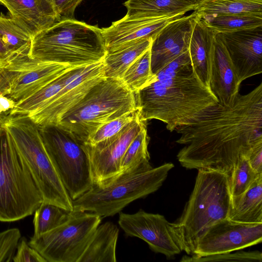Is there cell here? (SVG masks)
Segmentation results:
<instances>
[{
	"label": "cell",
	"instance_id": "6da1fadb",
	"mask_svg": "<svg viewBox=\"0 0 262 262\" xmlns=\"http://www.w3.org/2000/svg\"><path fill=\"white\" fill-rule=\"evenodd\" d=\"M175 130L181 135L176 142L184 145L177 155L183 167L220 171L229 180L239 157L262 143V83L229 104L208 107Z\"/></svg>",
	"mask_w": 262,
	"mask_h": 262
},
{
	"label": "cell",
	"instance_id": "7a4b0ae2",
	"mask_svg": "<svg viewBox=\"0 0 262 262\" xmlns=\"http://www.w3.org/2000/svg\"><path fill=\"white\" fill-rule=\"evenodd\" d=\"M135 95L140 120H159L166 123L170 132L191 123L200 113L219 102L194 72L188 76L153 80Z\"/></svg>",
	"mask_w": 262,
	"mask_h": 262
},
{
	"label": "cell",
	"instance_id": "3957f363",
	"mask_svg": "<svg viewBox=\"0 0 262 262\" xmlns=\"http://www.w3.org/2000/svg\"><path fill=\"white\" fill-rule=\"evenodd\" d=\"M106 54L101 29L75 18H60L31 38L30 58L71 66L103 61Z\"/></svg>",
	"mask_w": 262,
	"mask_h": 262
},
{
	"label": "cell",
	"instance_id": "277c9868",
	"mask_svg": "<svg viewBox=\"0 0 262 262\" xmlns=\"http://www.w3.org/2000/svg\"><path fill=\"white\" fill-rule=\"evenodd\" d=\"M231 194L228 176L221 172L199 169L193 190L180 217L172 223L183 251L192 254L205 231L228 218Z\"/></svg>",
	"mask_w": 262,
	"mask_h": 262
},
{
	"label": "cell",
	"instance_id": "5b68a950",
	"mask_svg": "<svg viewBox=\"0 0 262 262\" xmlns=\"http://www.w3.org/2000/svg\"><path fill=\"white\" fill-rule=\"evenodd\" d=\"M171 163L153 167L149 162L123 172L101 185L93 186L72 201L73 211L90 212L101 217L113 216L137 199L155 192L162 185Z\"/></svg>",
	"mask_w": 262,
	"mask_h": 262
},
{
	"label": "cell",
	"instance_id": "8992f818",
	"mask_svg": "<svg viewBox=\"0 0 262 262\" xmlns=\"http://www.w3.org/2000/svg\"><path fill=\"white\" fill-rule=\"evenodd\" d=\"M136 108L135 94L122 80L104 76L56 124L83 143L106 123Z\"/></svg>",
	"mask_w": 262,
	"mask_h": 262
},
{
	"label": "cell",
	"instance_id": "52a82bcc",
	"mask_svg": "<svg viewBox=\"0 0 262 262\" xmlns=\"http://www.w3.org/2000/svg\"><path fill=\"white\" fill-rule=\"evenodd\" d=\"M1 126L27 166L43 201L73 211L72 200L47 154L38 125L27 115L10 114L3 120Z\"/></svg>",
	"mask_w": 262,
	"mask_h": 262
},
{
	"label": "cell",
	"instance_id": "ba28073f",
	"mask_svg": "<svg viewBox=\"0 0 262 262\" xmlns=\"http://www.w3.org/2000/svg\"><path fill=\"white\" fill-rule=\"evenodd\" d=\"M42 201L27 166L1 126L0 222H14L31 215Z\"/></svg>",
	"mask_w": 262,
	"mask_h": 262
},
{
	"label": "cell",
	"instance_id": "9c48e42d",
	"mask_svg": "<svg viewBox=\"0 0 262 262\" xmlns=\"http://www.w3.org/2000/svg\"><path fill=\"white\" fill-rule=\"evenodd\" d=\"M38 126L45 149L70 197L72 201L77 199L93 185L82 143L58 124Z\"/></svg>",
	"mask_w": 262,
	"mask_h": 262
},
{
	"label": "cell",
	"instance_id": "30bf717a",
	"mask_svg": "<svg viewBox=\"0 0 262 262\" xmlns=\"http://www.w3.org/2000/svg\"><path fill=\"white\" fill-rule=\"evenodd\" d=\"M101 217L93 212H70L63 223L36 237H31L28 244L47 262H78Z\"/></svg>",
	"mask_w": 262,
	"mask_h": 262
},
{
	"label": "cell",
	"instance_id": "8fae6325",
	"mask_svg": "<svg viewBox=\"0 0 262 262\" xmlns=\"http://www.w3.org/2000/svg\"><path fill=\"white\" fill-rule=\"evenodd\" d=\"M29 50L11 54L0 61V73L6 85L5 96L16 103L29 97L75 67L32 59L29 56Z\"/></svg>",
	"mask_w": 262,
	"mask_h": 262
},
{
	"label": "cell",
	"instance_id": "7c38bea8",
	"mask_svg": "<svg viewBox=\"0 0 262 262\" xmlns=\"http://www.w3.org/2000/svg\"><path fill=\"white\" fill-rule=\"evenodd\" d=\"M118 224L127 236L143 240L152 251L167 258H172L183 251L172 223L161 214L142 209L132 214L120 212Z\"/></svg>",
	"mask_w": 262,
	"mask_h": 262
},
{
	"label": "cell",
	"instance_id": "4fadbf2b",
	"mask_svg": "<svg viewBox=\"0 0 262 262\" xmlns=\"http://www.w3.org/2000/svg\"><path fill=\"white\" fill-rule=\"evenodd\" d=\"M145 122L138 115L112 137L93 145L82 144L90 162L93 185H101L120 174L122 158Z\"/></svg>",
	"mask_w": 262,
	"mask_h": 262
},
{
	"label": "cell",
	"instance_id": "5bb4252c",
	"mask_svg": "<svg viewBox=\"0 0 262 262\" xmlns=\"http://www.w3.org/2000/svg\"><path fill=\"white\" fill-rule=\"evenodd\" d=\"M262 223L247 224L229 219L222 220L208 228L198 241L193 257L232 252L260 243Z\"/></svg>",
	"mask_w": 262,
	"mask_h": 262
},
{
	"label": "cell",
	"instance_id": "9a60e30c",
	"mask_svg": "<svg viewBox=\"0 0 262 262\" xmlns=\"http://www.w3.org/2000/svg\"><path fill=\"white\" fill-rule=\"evenodd\" d=\"M241 83L262 72V26L218 33Z\"/></svg>",
	"mask_w": 262,
	"mask_h": 262
},
{
	"label": "cell",
	"instance_id": "2e32d148",
	"mask_svg": "<svg viewBox=\"0 0 262 262\" xmlns=\"http://www.w3.org/2000/svg\"><path fill=\"white\" fill-rule=\"evenodd\" d=\"M103 61L92 64L81 75L67 84L40 110L27 115L37 125L56 124L104 77Z\"/></svg>",
	"mask_w": 262,
	"mask_h": 262
},
{
	"label": "cell",
	"instance_id": "e0dca14e",
	"mask_svg": "<svg viewBox=\"0 0 262 262\" xmlns=\"http://www.w3.org/2000/svg\"><path fill=\"white\" fill-rule=\"evenodd\" d=\"M185 13L127 16L101 28L106 52H112L123 46L143 38L152 39L167 24Z\"/></svg>",
	"mask_w": 262,
	"mask_h": 262
},
{
	"label": "cell",
	"instance_id": "ac0fdd59",
	"mask_svg": "<svg viewBox=\"0 0 262 262\" xmlns=\"http://www.w3.org/2000/svg\"><path fill=\"white\" fill-rule=\"evenodd\" d=\"M195 15L193 12L173 20L152 39L150 50L151 70L154 75L188 50Z\"/></svg>",
	"mask_w": 262,
	"mask_h": 262
},
{
	"label": "cell",
	"instance_id": "d6986e66",
	"mask_svg": "<svg viewBox=\"0 0 262 262\" xmlns=\"http://www.w3.org/2000/svg\"><path fill=\"white\" fill-rule=\"evenodd\" d=\"M210 64L209 87L219 103L229 104L239 94L241 83L220 36L212 31Z\"/></svg>",
	"mask_w": 262,
	"mask_h": 262
},
{
	"label": "cell",
	"instance_id": "ffe728a7",
	"mask_svg": "<svg viewBox=\"0 0 262 262\" xmlns=\"http://www.w3.org/2000/svg\"><path fill=\"white\" fill-rule=\"evenodd\" d=\"M0 3L31 38L60 19L51 0H0Z\"/></svg>",
	"mask_w": 262,
	"mask_h": 262
},
{
	"label": "cell",
	"instance_id": "44dd1931",
	"mask_svg": "<svg viewBox=\"0 0 262 262\" xmlns=\"http://www.w3.org/2000/svg\"><path fill=\"white\" fill-rule=\"evenodd\" d=\"M211 34L212 31L196 14L193 18L188 51L194 73L208 87L210 79Z\"/></svg>",
	"mask_w": 262,
	"mask_h": 262
},
{
	"label": "cell",
	"instance_id": "7402d4cb",
	"mask_svg": "<svg viewBox=\"0 0 262 262\" xmlns=\"http://www.w3.org/2000/svg\"><path fill=\"white\" fill-rule=\"evenodd\" d=\"M91 64L72 67L29 97L16 103L10 114L28 115L40 110L63 87L83 73Z\"/></svg>",
	"mask_w": 262,
	"mask_h": 262
},
{
	"label": "cell",
	"instance_id": "603a6c76",
	"mask_svg": "<svg viewBox=\"0 0 262 262\" xmlns=\"http://www.w3.org/2000/svg\"><path fill=\"white\" fill-rule=\"evenodd\" d=\"M228 219L242 223H262V174L244 193L231 196Z\"/></svg>",
	"mask_w": 262,
	"mask_h": 262
},
{
	"label": "cell",
	"instance_id": "cb8c5ba5",
	"mask_svg": "<svg viewBox=\"0 0 262 262\" xmlns=\"http://www.w3.org/2000/svg\"><path fill=\"white\" fill-rule=\"evenodd\" d=\"M119 232L111 222L99 225L78 262H116Z\"/></svg>",
	"mask_w": 262,
	"mask_h": 262
},
{
	"label": "cell",
	"instance_id": "d4e9b609",
	"mask_svg": "<svg viewBox=\"0 0 262 262\" xmlns=\"http://www.w3.org/2000/svg\"><path fill=\"white\" fill-rule=\"evenodd\" d=\"M152 39L143 38L107 53L103 60L104 76L122 79L126 70L151 47Z\"/></svg>",
	"mask_w": 262,
	"mask_h": 262
},
{
	"label": "cell",
	"instance_id": "484cf974",
	"mask_svg": "<svg viewBox=\"0 0 262 262\" xmlns=\"http://www.w3.org/2000/svg\"><path fill=\"white\" fill-rule=\"evenodd\" d=\"M200 0H127V16L162 15L195 11Z\"/></svg>",
	"mask_w": 262,
	"mask_h": 262
},
{
	"label": "cell",
	"instance_id": "4316f807",
	"mask_svg": "<svg viewBox=\"0 0 262 262\" xmlns=\"http://www.w3.org/2000/svg\"><path fill=\"white\" fill-rule=\"evenodd\" d=\"M194 12L199 16L215 14H262V0H200Z\"/></svg>",
	"mask_w": 262,
	"mask_h": 262
},
{
	"label": "cell",
	"instance_id": "83f0119b",
	"mask_svg": "<svg viewBox=\"0 0 262 262\" xmlns=\"http://www.w3.org/2000/svg\"><path fill=\"white\" fill-rule=\"evenodd\" d=\"M199 17L208 28L216 33L262 26V14L204 15Z\"/></svg>",
	"mask_w": 262,
	"mask_h": 262
},
{
	"label": "cell",
	"instance_id": "f1b7e54d",
	"mask_svg": "<svg viewBox=\"0 0 262 262\" xmlns=\"http://www.w3.org/2000/svg\"><path fill=\"white\" fill-rule=\"evenodd\" d=\"M0 39L11 54L29 49L31 37L11 17L1 13Z\"/></svg>",
	"mask_w": 262,
	"mask_h": 262
},
{
	"label": "cell",
	"instance_id": "f546056e",
	"mask_svg": "<svg viewBox=\"0 0 262 262\" xmlns=\"http://www.w3.org/2000/svg\"><path fill=\"white\" fill-rule=\"evenodd\" d=\"M34 213V234L32 237H36L63 223L70 212L56 205L42 201Z\"/></svg>",
	"mask_w": 262,
	"mask_h": 262
},
{
	"label": "cell",
	"instance_id": "4dcf8cb0",
	"mask_svg": "<svg viewBox=\"0 0 262 262\" xmlns=\"http://www.w3.org/2000/svg\"><path fill=\"white\" fill-rule=\"evenodd\" d=\"M150 48L129 66L122 78L127 88L135 94L154 79L150 66Z\"/></svg>",
	"mask_w": 262,
	"mask_h": 262
},
{
	"label": "cell",
	"instance_id": "1f68e13d",
	"mask_svg": "<svg viewBox=\"0 0 262 262\" xmlns=\"http://www.w3.org/2000/svg\"><path fill=\"white\" fill-rule=\"evenodd\" d=\"M148 142L149 137L145 124L124 154L120 163V173L134 169L142 163L149 162Z\"/></svg>",
	"mask_w": 262,
	"mask_h": 262
},
{
	"label": "cell",
	"instance_id": "d6a6232c",
	"mask_svg": "<svg viewBox=\"0 0 262 262\" xmlns=\"http://www.w3.org/2000/svg\"><path fill=\"white\" fill-rule=\"evenodd\" d=\"M260 174L251 168L245 156H241L228 180L231 196L244 193Z\"/></svg>",
	"mask_w": 262,
	"mask_h": 262
},
{
	"label": "cell",
	"instance_id": "836d02e7",
	"mask_svg": "<svg viewBox=\"0 0 262 262\" xmlns=\"http://www.w3.org/2000/svg\"><path fill=\"white\" fill-rule=\"evenodd\" d=\"M139 115L137 109L129 112L101 126L85 143L91 145L106 139L119 132Z\"/></svg>",
	"mask_w": 262,
	"mask_h": 262
},
{
	"label": "cell",
	"instance_id": "e575fe53",
	"mask_svg": "<svg viewBox=\"0 0 262 262\" xmlns=\"http://www.w3.org/2000/svg\"><path fill=\"white\" fill-rule=\"evenodd\" d=\"M262 253L258 250L245 251L237 250L234 253L227 252L223 254L203 257H193L184 255L180 261L205 262V261H236V262H261Z\"/></svg>",
	"mask_w": 262,
	"mask_h": 262
},
{
	"label": "cell",
	"instance_id": "d590c367",
	"mask_svg": "<svg viewBox=\"0 0 262 262\" xmlns=\"http://www.w3.org/2000/svg\"><path fill=\"white\" fill-rule=\"evenodd\" d=\"M193 73L194 71L187 50L155 74L153 80H162L179 76H188Z\"/></svg>",
	"mask_w": 262,
	"mask_h": 262
},
{
	"label": "cell",
	"instance_id": "8d00e7d4",
	"mask_svg": "<svg viewBox=\"0 0 262 262\" xmlns=\"http://www.w3.org/2000/svg\"><path fill=\"white\" fill-rule=\"evenodd\" d=\"M20 238V231L17 228L0 232V262L12 261Z\"/></svg>",
	"mask_w": 262,
	"mask_h": 262
},
{
	"label": "cell",
	"instance_id": "74e56055",
	"mask_svg": "<svg viewBox=\"0 0 262 262\" xmlns=\"http://www.w3.org/2000/svg\"><path fill=\"white\" fill-rule=\"evenodd\" d=\"M14 262H47L39 253L31 247L25 237H21L17 246Z\"/></svg>",
	"mask_w": 262,
	"mask_h": 262
},
{
	"label": "cell",
	"instance_id": "f35d334b",
	"mask_svg": "<svg viewBox=\"0 0 262 262\" xmlns=\"http://www.w3.org/2000/svg\"><path fill=\"white\" fill-rule=\"evenodd\" d=\"M60 18H74L76 8L83 0H51Z\"/></svg>",
	"mask_w": 262,
	"mask_h": 262
},
{
	"label": "cell",
	"instance_id": "ab89813d",
	"mask_svg": "<svg viewBox=\"0 0 262 262\" xmlns=\"http://www.w3.org/2000/svg\"><path fill=\"white\" fill-rule=\"evenodd\" d=\"M246 157L251 168L257 173H262V143L253 146Z\"/></svg>",
	"mask_w": 262,
	"mask_h": 262
},
{
	"label": "cell",
	"instance_id": "60d3db41",
	"mask_svg": "<svg viewBox=\"0 0 262 262\" xmlns=\"http://www.w3.org/2000/svg\"><path fill=\"white\" fill-rule=\"evenodd\" d=\"M16 103L11 98L0 93V116L5 118L9 115Z\"/></svg>",
	"mask_w": 262,
	"mask_h": 262
},
{
	"label": "cell",
	"instance_id": "b9f144b4",
	"mask_svg": "<svg viewBox=\"0 0 262 262\" xmlns=\"http://www.w3.org/2000/svg\"><path fill=\"white\" fill-rule=\"evenodd\" d=\"M10 54V53L0 39V61L5 60Z\"/></svg>",
	"mask_w": 262,
	"mask_h": 262
},
{
	"label": "cell",
	"instance_id": "7bdbcfd3",
	"mask_svg": "<svg viewBox=\"0 0 262 262\" xmlns=\"http://www.w3.org/2000/svg\"><path fill=\"white\" fill-rule=\"evenodd\" d=\"M6 86L2 75L0 73V93L5 96Z\"/></svg>",
	"mask_w": 262,
	"mask_h": 262
},
{
	"label": "cell",
	"instance_id": "ee69618b",
	"mask_svg": "<svg viewBox=\"0 0 262 262\" xmlns=\"http://www.w3.org/2000/svg\"><path fill=\"white\" fill-rule=\"evenodd\" d=\"M3 119H4V118H3L2 117H1L0 116V127H1V124H2V121H3Z\"/></svg>",
	"mask_w": 262,
	"mask_h": 262
}]
</instances>
